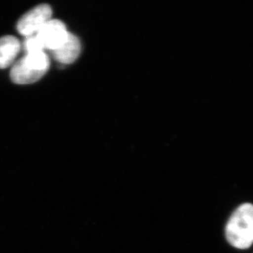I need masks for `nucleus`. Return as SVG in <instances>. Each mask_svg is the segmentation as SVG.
<instances>
[{
    "label": "nucleus",
    "mask_w": 253,
    "mask_h": 253,
    "mask_svg": "<svg viewBox=\"0 0 253 253\" xmlns=\"http://www.w3.org/2000/svg\"><path fill=\"white\" fill-rule=\"evenodd\" d=\"M23 48L27 54V53H38V52L44 51V48L41 44V41H39L38 37L36 35L25 37Z\"/></svg>",
    "instance_id": "nucleus-7"
},
{
    "label": "nucleus",
    "mask_w": 253,
    "mask_h": 253,
    "mask_svg": "<svg viewBox=\"0 0 253 253\" xmlns=\"http://www.w3.org/2000/svg\"><path fill=\"white\" fill-rule=\"evenodd\" d=\"M68 35L69 32L63 22L59 20L51 19L37 32L36 36L41 41L44 50L48 49L52 52L64 43Z\"/></svg>",
    "instance_id": "nucleus-4"
},
{
    "label": "nucleus",
    "mask_w": 253,
    "mask_h": 253,
    "mask_svg": "<svg viewBox=\"0 0 253 253\" xmlns=\"http://www.w3.org/2000/svg\"><path fill=\"white\" fill-rule=\"evenodd\" d=\"M226 239L232 246L247 249L253 244V205L244 203L234 211L225 228Z\"/></svg>",
    "instance_id": "nucleus-1"
},
{
    "label": "nucleus",
    "mask_w": 253,
    "mask_h": 253,
    "mask_svg": "<svg viewBox=\"0 0 253 253\" xmlns=\"http://www.w3.org/2000/svg\"><path fill=\"white\" fill-rule=\"evenodd\" d=\"M21 47L19 41L14 36H6L0 38V69L14 64Z\"/></svg>",
    "instance_id": "nucleus-6"
},
{
    "label": "nucleus",
    "mask_w": 253,
    "mask_h": 253,
    "mask_svg": "<svg viewBox=\"0 0 253 253\" xmlns=\"http://www.w3.org/2000/svg\"><path fill=\"white\" fill-rule=\"evenodd\" d=\"M49 65V58L44 51L27 53L12 66L10 73L11 80L15 84H32L44 76Z\"/></svg>",
    "instance_id": "nucleus-2"
},
{
    "label": "nucleus",
    "mask_w": 253,
    "mask_h": 253,
    "mask_svg": "<svg viewBox=\"0 0 253 253\" xmlns=\"http://www.w3.org/2000/svg\"><path fill=\"white\" fill-rule=\"evenodd\" d=\"M82 50V45L77 36L69 33L68 37L55 50L52 51L54 59L62 64H71L79 57Z\"/></svg>",
    "instance_id": "nucleus-5"
},
{
    "label": "nucleus",
    "mask_w": 253,
    "mask_h": 253,
    "mask_svg": "<svg viewBox=\"0 0 253 253\" xmlns=\"http://www.w3.org/2000/svg\"><path fill=\"white\" fill-rule=\"evenodd\" d=\"M52 8L49 5H38L21 17L17 23V31L25 37L36 35L52 19Z\"/></svg>",
    "instance_id": "nucleus-3"
}]
</instances>
